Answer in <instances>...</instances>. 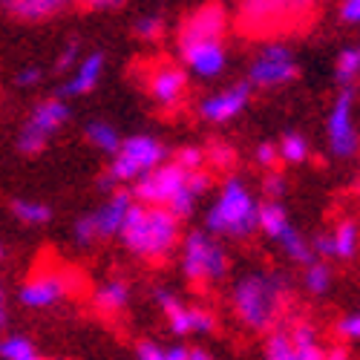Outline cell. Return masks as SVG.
Here are the masks:
<instances>
[{"label": "cell", "instance_id": "1", "mask_svg": "<svg viewBox=\"0 0 360 360\" xmlns=\"http://www.w3.org/2000/svg\"><path fill=\"white\" fill-rule=\"evenodd\" d=\"M179 219L176 214H170L162 205H144V202H133L127 207V217L122 222V243L141 259H165L176 243H179Z\"/></svg>", "mask_w": 360, "mask_h": 360}, {"label": "cell", "instance_id": "2", "mask_svg": "<svg viewBox=\"0 0 360 360\" xmlns=\"http://www.w3.org/2000/svg\"><path fill=\"white\" fill-rule=\"evenodd\" d=\"M285 280L277 274L251 271L233 283L231 300L239 323L248 326L251 332H268L274 328L285 309Z\"/></svg>", "mask_w": 360, "mask_h": 360}, {"label": "cell", "instance_id": "3", "mask_svg": "<svg viewBox=\"0 0 360 360\" xmlns=\"http://www.w3.org/2000/svg\"><path fill=\"white\" fill-rule=\"evenodd\" d=\"M317 0H239L236 26L251 38L283 35L311 18Z\"/></svg>", "mask_w": 360, "mask_h": 360}, {"label": "cell", "instance_id": "4", "mask_svg": "<svg viewBox=\"0 0 360 360\" xmlns=\"http://www.w3.org/2000/svg\"><path fill=\"white\" fill-rule=\"evenodd\" d=\"M257 199L251 196V191L245 188L243 179L231 176L222 185L219 199L214 202V207L207 211V231L214 236H233L243 239L248 233L257 231Z\"/></svg>", "mask_w": 360, "mask_h": 360}, {"label": "cell", "instance_id": "5", "mask_svg": "<svg viewBox=\"0 0 360 360\" xmlns=\"http://www.w3.org/2000/svg\"><path fill=\"white\" fill-rule=\"evenodd\" d=\"M165 159H167V147L153 136L139 133V136L122 139V147L112 153L107 176L115 185H130L141 173H147L150 167L162 165Z\"/></svg>", "mask_w": 360, "mask_h": 360}, {"label": "cell", "instance_id": "6", "mask_svg": "<svg viewBox=\"0 0 360 360\" xmlns=\"http://www.w3.org/2000/svg\"><path fill=\"white\" fill-rule=\"evenodd\" d=\"M182 271L191 283H219L228 274V257L211 231H191L185 236Z\"/></svg>", "mask_w": 360, "mask_h": 360}, {"label": "cell", "instance_id": "7", "mask_svg": "<svg viewBox=\"0 0 360 360\" xmlns=\"http://www.w3.org/2000/svg\"><path fill=\"white\" fill-rule=\"evenodd\" d=\"M70 104L64 101V96L55 98H44L32 107L29 118L23 122L20 133H18V150L23 156H35L46 147V141L70 122Z\"/></svg>", "mask_w": 360, "mask_h": 360}, {"label": "cell", "instance_id": "8", "mask_svg": "<svg viewBox=\"0 0 360 360\" xmlns=\"http://www.w3.org/2000/svg\"><path fill=\"white\" fill-rule=\"evenodd\" d=\"M133 193L130 191H112L107 196V202L96 211H89L84 217L75 219L72 225V239L78 245H93L98 239H110L122 231V222L127 217V207L133 205Z\"/></svg>", "mask_w": 360, "mask_h": 360}, {"label": "cell", "instance_id": "9", "mask_svg": "<svg viewBox=\"0 0 360 360\" xmlns=\"http://www.w3.org/2000/svg\"><path fill=\"white\" fill-rule=\"evenodd\" d=\"M188 173H191V170H185L182 165H176V162H170V165L162 162V165H156V167H150L147 173H141L136 182H133V191H130V193H133L136 202L167 207L170 199L185 188Z\"/></svg>", "mask_w": 360, "mask_h": 360}, {"label": "cell", "instance_id": "10", "mask_svg": "<svg viewBox=\"0 0 360 360\" xmlns=\"http://www.w3.org/2000/svg\"><path fill=\"white\" fill-rule=\"evenodd\" d=\"M294 78H297V61L285 44H265L248 70V84L259 89L285 86Z\"/></svg>", "mask_w": 360, "mask_h": 360}, {"label": "cell", "instance_id": "11", "mask_svg": "<svg viewBox=\"0 0 360 360\" xmlns=\"http://www.w3.org/2000/svg\"><path fill=\"white\" fill-rule=\"evenodd\" d=\"M78 277L72 271H55V268L52 271H41V274L29 277L20 285L18 300H20V306H26V309H49V306L61 303L64 297H70L72 291L81 288Z\"/></svg>", "mask_w": 360, "mask_h": 360}, {"label": "cell", "instance_id": "12", "mask_svg": "<svg viewBox=\"0 0 360 360\" xmlns=\"http://www.w3.org/2000/svg\"><path fill=\"white\" fill-rule=\"evenodd\" d=\"M326 133H328V147H332V153L338 159H352L357 153L360 139H357V127H354V93L349 86H343L340 96L335 98L332 112H328Z\"/></svg>", "mask_w": 360, "mask_h": 360}, {"label": "cell", "instance_id": "13", "mask_svg": "<svg viewBox=\"0 0 360 360\" xmlns=\"http://www.w3.org/2000/svg\"><path fill=\"white\" fill-rule=\"evenodd\" d=\"M156 303L167 317V326L176 338H188V335H211L217 328V317L205 309L196 306H185L176 294L159 288L156 291Z\"/></svg>", "mask_w": 360, "mask_h": 360}, {"label": "cell", "instance_id": "14", "mask_svg": "<svg viewBox=\"0 0 360 360\" xmlns=\"http://www.w3.org/2000/svg\"><path fill=\"white\" fill-rule=\"evenodd\" d=\"M185 67L199 78H217L228 64V49L222 38H199V41H179Z\"/></svg>", "mask_w": 360, "mask_h": 360}, {"label": "cell", "instance_id": "15", "mask_svg": "<svg viewBox=\"0 0 360 360\" xmlns=\"http://www.w3.org/2000/svg\"><path fill=\"white\" fill-rule=\"evenodd\" d=\"M147 93L162 110H176L188 93V75L176 64H156L147 72Z\"/></svg>", "mask_w": 360, "mask_h": 360}, {"label": "cell", "instance_id": "16", "mask_svg": "<svg viewBox=\"0 0 360 360\" xmlns=\"http://www.w3.org/2000/svg\"><path fill=\"white\" fill-rule=\"evenodd\" d=\"M248 98H251V84H233V86H225L219 93L207 96L199 101V115L205 122H214V124H225L231 118H236L248 107Z\"/></svg>", "mask_w": 360, "mask_h": 360}, {"label": "cell", "instance_id": "17", "mask_svg": "<svg viewBox=\"0 0 360 360\" xmlns=\"http://www.w3.org/2000/svg\"><path fill=\"white\" fill-rule=\"evenodd\" d=\"M228 12L219 0H207L196 12H191L182 23L179 41H199V38H225Z\"/></svg>", "mask_w": 360, "mask_h": 360}, {"label": "cell", "instance_id": "18", "mask_svg": "<svg viewBox=\"0 0 360 360\" xmlns=\"http://www.w3.org/2000/svg\"><path fill=\"white\" fill-rule=\"evenodd\" d=\"M75 0H0V9L20 23H44L49 18L64 15Z\"/></svg>", "mask_w": 360, "mask_h": 360}, {"label": "cell", "instance_id": "19", "mask_svg": "<svg viewBox=\"0 0 360 360\" xmlns=\"http://www.w3.org/2000/svg\"><path fill=\"white\" fill-rule=\"evenodd\" d=\"M104 75V52H93V55H86L81 58V61L75 64L72 70V78L61 86V96L70 98V96H86V93H93V89L98 86Z\"/></svg>", "mask_w": 360, "mask_h": 360}, {"label": "cell", "instance_id": "20", "mask_svg": "<svg viewBox=\"0 0 360 360\" xmlns=\"http://www.w3.org/2000/svg\"><path fill=\"white\" fill-rule=\"evenodd\" d=\"M127 303H130V285L122 277H112V280L101 283L93 294V306L101 314H118V311L127 309Z\"/></svg>", "mask_w": 360, "mask_h": 360}, {"label": "cell", "instance_id": "21", "mask_svg": "<svg viewBox=\"0 0 360 360\" xmlns=\"http://www.w3.org/2000/svg\"><path fill=\"white\" fill-rule=\"evenodd\" d=\"M291 349H294V360H323L326 352L320 346V338L314 332V326L306 323V320H297L291 328Z\"/></svg>", "mask_w": 360, "mask_h": 360}, {"label": "cell", "instance_id": "22", "mask_svg": "<svg viewBox=\"0 0 360 360\" xmlns=\"http://www.w3.org/2000/svg\"><path fill=\"white\" fill-rule=\"evenodd\" d=\"M86 139H89V144H93L96 150H101V153H115L118 147H122V136H118V130L112 127V124H107V122H89L86 124Z\"/></svg>", "mask_w": 360, "mask_h": 360}, {"label": "cell", "instance_id": "23", "mask_svg": "<svg viewBox=\"0 0 360 360\" xmlns=\"http://www.w3.org/2000/svg\"><path fill=\"white\" fill-rule=\"evenodd\" d=\"M332 243H335V257H338V259H352V257L357 254V243H360V228H357V222H352V219L340 222V225L335 228V233H332Z\"/></svg>", "mask_w": 360, "mask_h": 360}, {"label": "cell", "instance_id": "24", "mask_svg": "<svg viewBox=\"0 0 360 360\" xmlns=\"http://www.w3.org/2000/svg\"><path fill=\"white\" fill-rule=\"evenodd\" d=\"M0 357L4 360H38L41 352L35 340H29L23 335H6L0 338Z\"/></svg>", "mask_w": 360, "mask_h": 360}, {"label": "cell", "instance_id": "25", "mask_svg": "<svg viewBox=\"0 0 360 360\" xmlns=\"http://www.w3.org/2000/svg\"><path fill=\"white\" fill-rule=\"evenodd\" d=\"M12 214H15V219L23 222V225H46V222L52 219L49 205L32 202V199H15V202H12Z\"/></svg>", "mask_w": 360, "mask_h": 360}, {"label": "cell", "instance_id": "26", "mask_svg": "<svg viewBox=\"0 0 360 360\" xmlns=\"http://www.w3.org/2000/svg\"><path fill=\"white\" fill-rule=\"evenodd\" d=\"M306 268V274H303V283H306V288L311 291V294H326L328 288H332V271H328V265L317 257V259H311V262H306L303 265Z\"/></svg>", "mask_w": 360, "mask_h": 360}, {"label": "cell", "instance_id": "27", "mask_svg": "<svg viewBox=\"0 0 360 360\" xmlns=\"http://www.w3.org/2000/svg\"><path fill=\"white\" fill-rule=\"evenodd\" d=\"M265 357L271 360H294V349H291V335L288 328H268L265 338Z\"/></svg>", "mask_w": 360, "mask_h": 360}, {"label": "cell", "instance_id": "28", "mask_svg": "<svg viewBox=\"0 0 360 360\" xmlns=\"http://www.w3.org/2000/svg\"><path fill=\"white\" fill-rule=\"evenodd\" d=\"M277 150H280V159L283 162L300 165V162H306V156H309V141L300 136V133H285Z\"/></svg>", "mask_w": 360, "mask_h": 360}, {"label": "cell", "instance_id": "29", "mask_svg": "<svg viewBox=\"0 0 360 360\" xmlns=\"http://www.w3.org/2000/svg\"><path fill=\"white\" fill-rule=\"evenodd\" d=\"M357 75H360V49L357 46L343 49L338 55V84L340 86H349Z\"/></svg>", "mask_w": 360, "mask_h": 360}, {"label": "cell", "instance_id": "30", "mask_svg": "<svg viewBox=\"0 0 360 360\" xmlns=\"http://www.w3.org/2000/svg\"><path fill=\"white\" fill-rule=\"evenodd\" d=\"M133 32H136L141 41H159L162 32H165V20H162L159 15H144V18L136 20Z\"/></svg>", "mask_w": 360, "mask_h": 360}, {"label": "cell", "instance_id": "31", "mask_svg": "<svg viewBox=\"0 0 360 360\" xmlns=\"http://www.w3.org/2000/svg\"><path fill=\"white\" fill-rule=\"evenodd\" d=\"M78 61H81V44L78 41H70L64 46V52L55 58V72H70V70H75Z\"/></svg>", "mask_w": 360, "mask_h": 360}, {"label": "cell", "instance_id": "32", "mask_svg": "<svg viewBox=\"0 0 360 360\" xmlns=\"http://www.w3.org/2000/svg\"><path fill=\"white\" fill-rule=\"evenodd\" d=\"M173 162L182 165L185 170H199V167H205L207 156L202 153L199 147H182V150H176V159H173Z\"/></svg>", "mask_w": 360, "mask_h": 360}, {"label": "cell", "instance_id": "33", "mask_svg": "<svg viewBox=\"0 0 360 360\" xmlns=\"http://www.w3.org/2000/svg\"><path fill=\"white\" fill-rule=\"evenodd\" d=\"M262 193H265V199H283L285 196V176L271 170L262 179Z\"/></svg>", "mask_w": 360, "mask_h": 360}, {"label": "cell", "instance_id": "34", "mask_svg": "<svg viewBox=\"0 0 360 360\" xmlns=\"http://www.w3.org/2000/svg\"><path fill=\"white\" fill-rule=\"evenodd\" d=\"M338 335L343 340H360V311H354L338 323Z\"/></svg>", "mask_w": 360, "mask_h": 360}, {"label": "cell", "instance_id": "35", "mask_svg": "<svg viewBox=\"0 0 360 360\" xmlns=\"http://www.w3.org/2000/svg\"><path fill=\"white\" fill-rule=\"evenodd\" d=\"M165 349H167V346H162V343H156V340H139L136 354H139L141 360H165Z\"/></svg>", "mask_w": 360, "mask_h": 360}, {"label": "cell", "instance_id": "36", "mask_svg": "<svg viewBox=\"0 0 360 360\" xmlns=\"http://www.w3.org/2000/svg\"><path fill=\"white\" fill-rule=\"evenodd\" d=\"M311 251H314V257H320V259L335 257V243H332V233H317V236L311 239Z\"/></svg>", "mask_w": 360, "mask_h": 360}, {"label": "cell", "instance_id": "37", "mask_svg": "<svg viewBox=\"0 0 360 360\" xmlns=\"http://www.w3.org/2000/svg\"><path fill=\"white\" fill-rule=\"evenodd\" d=\"M257 162H259L262 167H277V162H280V150H277L274 144L262 141V144L257 147Z\"/></svg>", "mask_w": 360, "mask_h": 360}, {"label": "cell", "instance_id": "38", "mask_svg": "<svg viewBox=\"0 0 360 360\" xmlns=\"http://www.w3.org/2000/svg\"><path fill=\"white\" fill-rule=\"evenodd\" d=\"M41 78H44V70L41 67H23L18 72V78H15V84L18 86H35V84H41Z\"/></svg>", "mask_w": 360, "mask_h": 360}, {"label": "cell", "instance_id": "39", "mask_svg": "<svg viewBox=\"0 0 360 360\" xmlns=\"http://www.w3.org/2000/svg\"><path fill=\"white\" fill-rule=\"evenodd\" d=\"M340 18H343V23H360V0H343Z\"/></svg>", "mask_w": 360, "mask_h": 360}, {"label": "cell", "instance_id": "40", "mask_svg": "<svg viewBox=\"0 0 360 360\" xmlns=\"http://www.w3.org/2000/svg\"><path fill=\"white\" fill-rule=\"evenodd\" d=\"M75 4H81L84 9L98 12V9H115V6H122L124 0H75Z\"/></svg>", "mask_w": 360, "mask_h": 360}, {"label": "cell", "instance_id": "41", "mask_svg": "<svg viewBox=\"0 0 360 360\" xmlns=\"http://www.w3.org/2000/svg\"><path fill=\"white\" fill-rule=\"evenodd\" d=\"M207 156H211L214 162H219V165H231V162H233V153H231V150H228L225 144H214V147H211V153H207Z\"/></svg>", "mask_w": 360, "mask_h": 360}, {"label": "cell", "instance_id": "42", "mask_svg": "<svg viewBox=\"0 0 360 360\" xmlns=\"http://www.w3.org/2000/svg\"><path fill=\"white\" fill-rule=\"evenodd\" d=\"M165 360H191V349L176 343V346H167L165 349Z\"/></svg>", "mask_w": 360, "mask_h": 360}, {"label": "cell", "instance_id": "43", "mask_svg": "<svg viewBox=\"0 0 360 360\" xmlns=\"http://www.w3.org/2000/svg\"><path fill=\"white\" fill-rule=\"evenodd\" d=\"M9 323V314H6V294H4V285H0V332L6 328Z\"/></svg>", "mask_w": 360, "mask_h": 360}, {"label": "cell", "instance_id": "44", "mask_svg": "<svg viewBox=\"0 0 360 360\" xmlns=\"http://www.w3.org/2000/svg\"><path fill=\"white\" fill-rule=\"evenodd\" d=\"M4 254H6V248H4V243H0V259H4Z\"/></svg>", "mask_w": 360, "mask_h": 360}, {"label": "cell", "instance_id": "45", "mask_svg": "<svg viewBox=\"0 0 360 360\" xmlns=\"http://www.w3.org/2000/svg\"><path fill=\"white\" fill-rule=\"evenodd\" d=\"M357 188H360V179H357Z\"/></svg>", "mask_w": 360, "mask_h": 360}, {"label": "cell", "instance_id": "46", "mask_svg": "<svg viewBox=\"0 0 360 360\" xmlns=\"http://www.w3.org/2000/svg\"><path fill=\"white\" fill-rule=\"evenodd\" d=\"M357 49H360V46H357Z\"/></svg>", "mask_w": 360, "mask_h": 360}]
</instances>
